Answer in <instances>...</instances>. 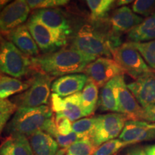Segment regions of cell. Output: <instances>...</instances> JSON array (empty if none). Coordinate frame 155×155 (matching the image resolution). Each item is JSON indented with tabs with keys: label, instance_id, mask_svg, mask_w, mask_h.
I'll use <instances>...</instances> for the list:
<instances>
[{
	"label": "cell",
	"instance_id": "obj_12",
	"mask_svg": "<svg viewBox=\"0 0 155 155\" xmlns=\"http://www.w3.org/2000/svg\"><path fill=\"white\" fill-rule=\"evenodd\" d=\"M119 139L134 144L155 139V123L137 120H128Z\"/></svg>",
	"mask_w": 155,
	"mask_h": 155
},
{
	"label": "cell",
	"instance_id": "obj_41",
	"mask_svg": "<svg viewBox=\"0 0 155 155\" xmlns=\"http://www.w3.org/2000/svg\"><path fill=\"white\" fill-rule=\"evenodd\" d=\"M65 152H66V150H65V149H62V150L58 151L56 155H64Z\"/></svg>",
	"mask_w": 155,
	"mask_h": 155
},
{
	"label": "cell",
	"instance_id": "obj_3",
	"mask_svg": "<svg viewBox=\"0 0 155 155\" xmlns=\"http://www.w3.org/2000/svg\"><path fill=\"white\" fill-rule=\"evenodd\" d=\"M121 45L120 37L114 35L111 30L101 31L91 25H84L73 37L72 48L96 58L102 56L110 58L112 51Z\"/></svg>",
	"mask_w": 155,
	"mask_h": 155
},
{
	"label": "cell",
	"instance_id": "obj_24",
	"mask_svg": "<svg viewBox=\"0 0 155 155\" xmlns=\"http://www.w3.org/2000/svg\"><path fill=\"white\" fill-rule=\"evenodd\" d=\"M64 109L61 115L68 118L71 121H76L83 116L81 108V91L63 98Z\"/></svg>",
	"mask_w": 155,
	"mask_h": 155
},
{
	"label": "cell",
	"instance_id": "obj_30",
	"mask_svg": "<svg viewBox=\"0 0 155 155\" xmlns=\"http://www.w3.org/2000/svg\"><path fill=\"white\" fill-rule=\"evenodd\" d=\"M96 121V116L78 120L72 124L73 131L83 137H90L94 130Z\"/></svg>",
	"mask_w": 155,
	"mask_h": 155
},
{
	"label": "cell",
	"instance_id": "obj_33",
	"mask_svg": "<svg viewBox=\"0 0 155 155\" xmlns=\"http://www.w3.org/2000/svg\"><path fill=\"white\" fill-rule=\"evenodd\" d=\"M86 137H83L80 134L73 132L72 131L71 134H68L66 136H63L61 134H58L57 137H55L56 141L59 146L63 147V149H68L71 145L75 144L77 141L81 140V139L86 138Z\"/></svg>",
	"mask_w": 155,
	"mask_h": 155
},
{
	"label": "cell",
	"instance_id": "obj_2",
	"mask_svg": "<svg viewBox=\"0 0 155 155\" xmlns=\"http://www.w3.org/2000/svg\"><path fill=\"white\" fill-rule=\"evenodd\" d=\"M5 130L9 136L22 134L30 137L39 131H44L53 138L59 134L53 109L46 105L35 108H17Z\"/></svg>",
	"mask_w": 155,
	"mask_h": 155
},
{
	"label": "cell",
	"instance_id": "obj_26",
	"mask_svg": "<svg viewBox=\"0 0 155 155\" xmlns=\"http://www.w3.org/2000/svg\"><path fill=\"white\" fill-rule=\"evenodd\" d=\"M129 42L140 53L149 67L155 71V40L148 42Z\"/></svg>",
	"mask_w": 155,
	"mask_h": 155
},
{
	"label": "cell",
	"instance_id": "obj_34",
	"mask_svg": "<svg viewBox=\"0 0 155 155\" xmlns=\"http://www.w3.org/2000/svg\"><path fill=\"white\" fill-rule=\"evenodd\" d=\"M56 129L59 134L66 136L73 131L71 121L63 115L56 114L55 117Z\"/></svg>",
	"mask_w": 155,
	"mask_h": 155
},
{
	"label": "cell",
	"instance_id": "obj_37",
	"mask_svg": "<svg viewBox=\"0 0 155 155\" xmlns=\"http://www.w3.org/2000/svg\"><path fill=\"white\" fill-rule=\"evenodd\" d=\"M127 155H146L144 150L141 147H134L128 150Z\"/></svg>",
	"mask_w": 155,
	"mask_h": 155
},
{
	"label": "cell",
	"instance_id": "obj_28",
	"mask_svg": "<svg viewBox=\"0 0 155 155\" xmlns=\"http://www.w3.org/2000/svg\"><path fill=\"white\" fill-rule=\"evenodd\" d=\"M17 109V106L9 99H0V135Z\"/></svg>",
	"mask_w": 155,
	"mask_h": 155
},
{
	"label": "cell",
	"instance_id": "obj_17",
	"mask_svg": "<svg viewBox=\"0 0 155 155\" xmlns=\"http://www.w3.org/2000/svg\"><path fill=\"white\" fill-rule=\"evenodd\" d=\"M5 36L8 41L12 42L25 55L37 57L39 54L38 45L31 35L27 25H20Z\"/></svg>",
	"mask_w": 155,
	"mask_h": 155
},
{
	"label": "cell",
	"instance_id": "obj_38",
	"mask_svg": "<svg viewBox=\"0 0 155 155\" xmlns=\"http://www.w3.org/2000/svg\"><path fill=\"white\" fill-rule=\"evenodd\" d=\"M144 150L146 155H155V144L147 146Z\"/></svg>",
	"mask_w": 155,
	"mask_h": 155
},
{
	"label": "cell",
	"instance_id": "obj_10",
	"mask_svg": "<svg viewBox=\"0 0 155 155\" xmlns=\"http://www.w3.org/2000/svg\"><path fill=\"white\" fill-rule=\"evenodd\" d=\"M30 12L26 0H16L6 6L0 12V32L3 36L23 25Z\"/></svg>",
	"mask_w": 155,
	"mask_h": 155
},
{
	"label": "cell",
	"instance_id": "obj_23",
	"mask_svg": "<svg viewBox=\"0 0 155 155\" xmlns=\"http://www.w3.org/2000/svg\"><path fill=\"white\" fill-rule=\"evenodd\" d=\"M98 103V87L88 81L81 91V108L83 116H88L94 113Z\"/></svg>",
	"mask_w": 155,
	"mask_h": 155
},
{
	"label": "cell",
	"instance_id": "obj_8",
	"mask_svg": "<svg viewBox=\"0 0 155 155\" xmlns=\"http://www.w3.org/2000/svg\"><path fill=\"white\" fill-rule=\"evenodd\" d=\"M32 15L45 25L55 37L59 48L67 44L72 30L68 19L59 9H45L36 10Z\"/></svg>",
	"mask_w": 155,
	"mask_h": 155
},
{
	"label": "cell",
	"instance_id": "obj_27",
	"mask_svg": "<svg viewBox=\"0 0 155 155\" xmlns=\"http://www.w3.org/2000/svg\"><path fill=\"white\" fill-rule=\"evenodd\" d=\"M96 149L90 137H86L71 145L66 155H93Z\"/></svg>",
	"mask_w": 155,
	"mask_h": 155
},
{
	"label": "cell",
	"instance_id": "obj_4",
	"mask_svg": "<svg viewBox=\"0 0 155 155\" xmlns=\"http://www.w3.org/2000/svg\"><path fill=\"white\" fill-rule=\"evenodd\" d=\"M30 88L11 98L17 108H35L49 103L53 77L37 72L32 78Z\"/></svg>",
	"mask_w": 155,
	"mask_h": 155
},
{
	"label": "cell",
	"instance_id": "obj_6",
	"mask_svg": "<svg viewBox=\"0 0 155 155\" xmlns=\"http://www.w3.org/2000/svg\"><path fill=\"white\" fill-rule=\"evenodd\" d=\"M127 117L120 113H108L96 116L94 130L90 136L94 146L98 148L104 143L119 137Z\"/></svg>",
	"mask_w": 155,
	"mask_h": 155
},
{
	"label": "cell",
	"instance_id": "obj_31",
	"mask_svg": "<svg viewBox=\"0 0 155 155\" xmlns=\"http://www.w3.org/2000/svg\"><path fill=\"white\" fill-rule=\"evenodd\" d=\"M132 11L135 14L149 17L155 12V0H137L132 5Z\"/></svg>",
	"mask_w": 155,
	"mask_h": 155
},
{
	"label": "cell",
	"instance_id": "obj_18",
	"mask_svg": "<svg viewBox=\"0 0 155 155\" xmlns=\"http://www.w3.org/2000/svg\"><path fill=\"white\" fill-rule=\"evenodd\" d=\"M29 141L34 155H56L58 144L53 137L39 131L29 137Z\"/></svg>",
	"mask_w": 155,
	"mask_h": 155
},
{
	"label": "cell",
	"instance_id": "obj_21",
	"mask_svg": "<svg viewBox=\"0 0 155 155\" xmlns=\"http://www.w3.org/2000/svg\"><path fill=\"white\" fill-rule=\"evenodd\" d=\"M31 83V78L22 81L0 73V99H7L9 96L24 92L30 88Z\"/></svg>",
	"mask_w": 155,
	"mask_h": 155
},
{
	"label": "cell",
	"instance_id": "obj_36",
	"mask_svg": "<svg viewBox=\"0 0 155 155\" xmlns=\"http://www.w3.org/2000/svg\"><path fill=\"white\" fill-rule=\"evenodd\" d=\"M141 121L155 123V106L144 108Z\"/></svg>",
	"mask_w": 155,
	"mask_h": 155
},
{
	"label": "cell",
	"instance_id": "obj_13",
	"mask_svg": "<svg viewBox=\"0 0 155 155\" xmlns=\"http://www.w3.org/2000/svg\"><path fill=\"white\" fill-rule=\"evenodd\" d=\"M127 88L142 108L155 106V72L139 78Z\"/></svg>",
	"mask_w": 155,
	"mask_h": 155
},
{
	"label": "cell",
	"instance_id": "obj_16",
	"mask_svg": "<svg viewBox=\"0 0 155 155\" xmlns=\"http://www.w3.org/2000/svg\"><path fill=\"white\" fill-rule=\"evenodd\" d=\"M88 81V77L83 73L64 75L53 81L51 91L60 97H68L81 92Z\"/></svg>",
	"mask_w": 155,
	"mask_h": 155
},
{
	"label": "cell",
	"instance_id": "obj_29",
	"mask_svg": "<svg viewBox=\"0 0 155 155\" xmlns=\"http://www.w3.org/2000/svg\"><path fill=\"white\" fill-rule=\"evenodd\" d=\"M131 145L129 143L115 139L104 143L96 149L93 155H114L125 147Z\"/></svg>",
	"mask_w": 155,
	"mask_h": 155
},
{
	"label": "cell",
	"instance_id": "obj_9",
	"mask_svg": "<svg viewBox=\"0 0 155 155\" xmlns=\"http://www.w3.org/2000/svg\"><path fill=\"white\" fill-rule=\"evenodd\" d=\"M84 73L88 81L96 84L98 88L103 87L115 77L124 73L114 60L106 57L98 58L89 63L84 70Z\"/></svg>",
	"mask_w": 155,
	"mask_h": 155
},
{
	"label": "cell",
	"instance_id": "obj_7",
	"mask_svg": "<svg viewBox=\"0 0 155 155\" xmlns=\"http://www.w3.org/2000/svg\"><path fill=\"white\" fill-rule=\"evenodd\" d=\"M112 56L124 72L136 80L143 75L154 72L129 42L121 44L114 49L112 51Z\"/></svg>",
	"mask_w": 155,
	"mask_h": 155
},
{
	"label": "cell",
	"instance_id": "obj_11",
	"mask_svg": "<svg viewBox=\"0 0 155 155\" xmlns=\"http://www.w3.org/2000/svg\"><path fill=\"white\" fill-rule=\"evenodd\" d=\"M116 96L119 113L125 115L128 120L141 121L144 114V108L141 107L127 88L124 75L118 76L116 86Z\"/></svg>",
	"mask_w": 155,
	"mask_h": 155
},
{
	"label": "cell",
	"instance_id": "obj_40",
	"mask_svg": "<svg viewBox=\"0 0 155 155\" xmlns=\"http://www.w3.org/2000/svg\"><path fill=\"white\" fill-rule=\"evenodd\" d=\"M8 0H0V12L3 10V9L8 5L9 3Z\"/></svg>",
	"mask_w": 155,
	"mask_h": 155
},
{
	"label": "cell",
	"instance_id": "obj_14",
	"mask_svg": "<svg viewBox=\"0 0 155 155\" xmlns=\"http://www.w3.org/2000/svg\"><path fill=\"white\" fill-rule=\"evenodd\" d=\"M144 21L143 17L136 15L129 7L116 9L109 19L110 30L114 35L120 37L129 32Z\"/></svg>",
	"mask_w": 155,
	"mask_h": 155
},
{
	"label": "cell",
	"instance_id": "obj_19",
	"mask_svg": "<svg viewBox=\"0 0 155 155\" xmlns=\"http://www.w3.org/2000/svg\"><path fill=\"white\" fill-rule=\"evenodd\" d=\"M0 155H34L30 141L22 134L10 135L0 145Z\"/></svg>",
	"mask_w": 155,
	"mask_h": 155
},
{
	"label": "cell",
	"instance_id": "obj_15",
	"mask_svg": "<svg viewBox=\"0 0 155 155\" xmlns=\"http://www.w3.org/2000/svg\"><path fill=\"white\" fill-rule=\"evenodd\" d=\"M26 25L38 47L45 54L53 53L59 48L51 31L37 17L32 15Z\"/></svg>",
	"mask_w": 155,
	"mask_h": 155
},
{
	"label": "cell",
	"instance_id": "obj_22",
	"mask_svg": "<svg viewBox=\"0 0 155 155\" xmlns=\"http://www.w3.org/2000/svg\"><path fill=\"white\" fill-rule=\"evenodd\" d=\"M118 76L108 81L102 87L99 100H98V106L101 111L119 113L117 100H116V86Z\"/></svg>",
	"mask_w": 155,
	"mask_h": 155
},
{
	"label": "cell",
	"instance_id": "obj_39",
	"mask_svg": "<svg viewBox=\"0 0 155 155\" xmlns=\"http://www.w3.org/2000/svg\"><path fill=\"white\" fill-rule=\"evenodd\" d=\"M132 2V1L131 0H119V1L116 2V5L117 6H123L128 5V4Z\"/></svg>",
	"mask_w": 155,
	"mask_h": 155
},
{
	"label": "cell",
	"instance_id": "obj_25",
	"mask_svg": "<svg viewBox=\"0 0 155 155\" xmlns=\"http://www.w3.org/2000/svg\"><path fill=\"white\" fill-rule=\"evenodd\" d=\"M91 11V19L94 22H100L106 20L108 12L115 2L113 0H88L86 1Z\"/></svg>",
	"mask_w": 155,
	"mask_h": 155
},
{
	"label": "cell",
	"instance_id": "obj_42",
	"mask_svg": "<svg viewBox=\"0 0 155 155\" xmlns=\"http://www.w3.org/2000/svg\"><path fill=\"white\" fill-rule=\"evenodd\" d=\"M5 40V39L4 38L3 35L2 34L1 32H0V47H1L2 44V42H4V40Z\"/></svg>",
	"mask_w": 155,
	"mask_h": 155
},
{
	"label": "cell",
	"instance_id": "obj_5",
	"mask_svg": "<svg viewBox=\"0 0 155 155\" xmlns=\"http://www.w3.org/2000/svg\"><path fill=\"white\" fill-rule=\"evenodd\" d=\"M33 68L32 59L20 51L12 42L5 40L0 47V73L19 78Z\"/></svg>",
	"mask_w": 155,
	"mask_h": 155
},
{
	"label": "cell",
	"instance_id": "obj_1",
	"mask_svg": "<svg viewBox=\"0 0 155 155\" xmlns=\"http://www.w3.org/2000/svg\"><path fill=\"white\" fill-rule=\"evenodd\" d=\"M31 59L37 71L54 78L83 72L96 58L73 48H64Z\"/></svg>",
	"mask_w": 155,
	"mask_h": 155
},
{
	"label": "cell",
	"instance_id": "obj_32",
	"mask_svg": "<svg viewBox=\"0 0 155 155\" xmlns=\"http://www.w3.org/2000/svg\"><path fill=\"white\" fill-rule=\"evenodd\" d=\"M30 9H54L69 3L68 0H26Z\"/></svg>",
	"mask_w": 155,
	"mask_h": 155
},
{
	"label": "cell",
	"instance_id": "obj_35",
	"mask_svg": "<svg viewBox=\"0 0 155 155\" xmlns=\"http://www.w3.org/2000/svg\"><path fill=\"white\" fill-rule=\"evenodd\" d=\"M52 109L56 112V114H61L64 109L63 98L55 94H52Z\"/></svg>",
	"mask_w": 155,
	"mask_h": 155
},
{
	"label": "cell",
	"instance_id": "obj_20",
	"mask_svg": "<svg viewBox=\"0 0 155 155\" xmlns=\"http://www.w3.org/2000/svg\"><path fill=\"white\" fill-rule=\"evenodd\" d=\"M129 42H142L155 40V12L127 35Z\"/></svg>",
	"mask_w": 155,
	"mask_h": 155
}]
</instances>
